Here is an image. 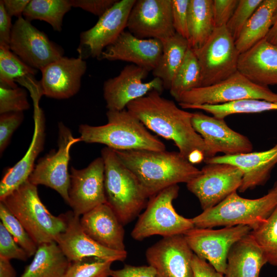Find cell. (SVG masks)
I'll return each instance as SVG.
<instances>
[{"label":"cell","mask_w":277,"mask_h":277,"mask_svg":"<svg viewBox=\"0 0 277 277\" xmlns=\"http://www.w3.org/2000/svg\"><path fill=\"white\" fill-rule=\"evenodd\" d=\"M4 8L11 17L23 16V14L30 0H3Z\"/></svg>","instance_id":"cell-49"},{"label":"cell","mask_w":277,"mask_h":277,"mask_svg":"<svg viewBox=\"0 0 277 277\" xmlns=\"http://www.w3.org/2000/svg\"><path fill=\"white\" fill-rule=\"evenodd\" d=\"M127 28L141 39L163 41L176 33L173 26L171 0H136Z\"/></svg>","instance_id":"cell-18"},{"label":"cell","mask_w":277,"mask_h":277,"mask_svg":"<svg viewBox=\"0 0 277 277\" xmlns=\"http://www.w3.org/2000/svg\"><path fill=\"white\" fill-rule=\"evenodd\" d=\"M191 123L203 139L204 160L215 156L219 152L224 155H234L250 152L253 149L249 138L230 128L224 119L195 112L192 113Z\"/></svg>","instance_id":"cell-15"},{"label":"cell","mask_w":277,"mask_h":277,"mask_svg":"<svg viewBox=\"0 0 277 277\" xmlns=\"http://www.w3.org/2000/svg\"><path fill=\"white\" fill-rule=\"evenodd\" d=\"M104 163L106 202L124 226L146 207L149 198L134 174L122 163L115 151L101 150Z\"/></svg>","instance_id":"cell-4"},{"label":"cell","mask_w":277,"mask_h":277,"mask_svg":"<svg viewBox=\"0 0 277 277\" xmlns=\"http://www.w3.org/2000/svg\"><path fill=\"white\" fill-rule=\"evenodd\" d=\"M136 0L118 1L99 17L91 28L81 33L77 48L78 57L98 60L102 52L125 31L131 10Z\"/></svg>","instance_id":"cell-14"},{"label":"cell","mask_w":277,"mask_h":277,"mask_svg":"<svg viewBox=\"0 0 277 277\" xmlns=\"http://www.w3.org/2000/svg\"><path fill=\"white\" fill-rule=\"evenodd\" d=\"M172 24L174 30L187 40L189 0H171Z\"/></svg>","instance_id":"cell-43"},{"label":"cell","mask_w":277,"mask_h":277,"mask_svg":"<svg viewBox=\"0 0 277 277\" xmlns=\"http://www.w3.org/2000/svg\"><path fill=\"white\" fill-rule=\"evenodd\" d=\"M62 214L66 227L58 236L56 242L69 262L89 257L113 262L124 261L126 259V250L108 248L90 238L81 226L80 216L75 215L72 211Z\"/></svg>","instance_id":"cell-20"},{"label":"cell","mask_w":277,"mask_h":277,"mask_svg":"<svg viewBox=\"0 0 277 277\" xmlns=\"http://www.w3.org/2000/svg\"><path fill=\"white\" fill-rule=\"evenodd\" d=\"M24 88H12L0 85V114L28 110L30 104Z\"/></svg>","instance_id":"cell-39"},{"label":"cell","mask_w":277,"mask_h":277,"mask_svg":"<svg viewBox=\"0 0 277 277\" xmlns=\"http://www.w3.org/2000/svg\"><path fill=\"white\" fill-rule=\"evenodd\" d=\"M239 0H213L214 27L226 26L236 8Z\"/></svg>","instance_id":"cell-44"},{"label":"cell","mask_w":277,"mask_h":277,"mask_svg":"<svg viewBox=\"0 0 277 277\" xmlns=\"http://www.w3.org/2000/svg\"><path fill=\"white\" fill-rule=\"evenodd\" d=\"M188 28L189 48L202 47L215 29L213 0H189Z\"/></svg>","instance_id":"cell-30"},{"label":"cell","mask_w":277,"mask_h":277,"mask_svg":"<svg viewBox=\"0 0 277 277\" xmlns=\"http://www.w3.org/2000/svg\"><path fill=\"white\" fill-rule=\"evenodd\" d=\"M182 109L204 110L213 116L224 119L236 113H254L266 111L277 110V102L258 99H245L220 105H180Z\"/></svg>","instance_id":"cell-33"},{"label":"cell","mask_w":277,"mask_h":277,"mask_svg":"<svg viewBox=\"0 0 277 277\" xmlns=\"http://www.w3.org/2000/svg\"><path fill=\"white\" fill-rule=\"evenodd\" d=\"M69 263L56 242L43 244L20 277H63Z\"/></svg>","instance_id":"cell-28"},{"label":"cell","mask_w":277,"mask_h":277,"mask_svg":"<svg viewBox=\"0 0 277 277\" xmlns=\"http://www.w3.org/2000/svg\"><path fill=\"white\" fill-rule=\"evenodd\" d=\"M204 162L206 164H229L239 168L243 176L239 191L244 192L263 185L268 180L271 170L277 164V144L271 149L263 151L215 156Z\"/></svg>","instance_id":"cell-24"},{"label":"cell","mask_w":277,"mask_h":277,"mask_svg":"<svg viewBox=\"0 0 277 277\" xmlns=\"http://www.w3.org/2000/svg\"><path fill=\"white\" fill-rule=\"evenodd\" d=\"M179 186L167 187L149 199L132 230V238L142 241L154 235L163 237L184 234L194 227L191 219L179 214L173 206L178 196Z\"/></svg>","instance_id":"cell-7"},{"label":"cell","mask_w":277,"mask_h":277,"mask_svg":"<svg viewBox=\"0 0 277 277\" xmlns=\"http://www.w3.org/2000/svg\"><path fill=\"white\" fill-rule=\"evenodd\" d=\"M161 42L162 53L157 66L152 72L154 77L162 80L164 88L169 90L189 48V43L187 39L177 33Z\"/></svg>","instance_id":"cell-31"},{"label":"cell","mask_w":277,"mask_h":277,"mask_svg":"<svg viewBox=\"0 0 277 277\" xmlns=\"http://www.w3.org/2000/svg\"><path fill=\"white\" fill-rule=\"evenodd\" d=\"M112 277H156L154 269L151 266H135L125 265L123 268L111 270Z\"/></svg>","instance_id":"cell-46"},{"label":"cell","mask_w":277,"mask_h":277,"mask_svg":"<svg viewBox=\"0 0 277 277\" xmlns=\"http://www.w3.org/2000/svg\"><path fill=\"white\" fill-rule=\"evenodd\" d=\"M58 149L52 150L41 158L35 165L28 180L35 185H42L56 191L68 205L70 175L68 165L70 150L80 137H74L71 131L63 123L58 125Z\"/></svg>","instance_id":"cell-10"},{"label":"cell","mask_w":277,"mask_h":277,"mask_svg":"<svg viewBox=\"0 0 277 277\" xmlns=\"http://www.w3.org/2000/svg\"><path fill=\"white\" fill-rule=\"evenodd\" d=\"M277 9V0H263L243 27L235 44L242 53L265 38Z\"/></svg>","instance_id":"cell-29"},{"label":"cell","mask_w":277,"mask_h":277,"mask_svg":"<svg viewBox=\"0 0 277 277\" xmlns=\"http://www.w3.org/2000/svg\"><path fill=\"white\" fill-rule=\"evenodd\" d=\"M0 257L11 260L25 261L29 257L27 252L16 243L7 229L0 223Z\"/></svg>","instance_id":"cell-42"},{"label":"cell","mask_w":277,"mask_h":277,"mask_svg":"<svg viewBox=\"0 0 277 277\" xmlns=\"http://www.w3.org/2000/svg\"><path fill=\"white\" fill-rule=\"evenodd\" d=\"M0 154L2 155L10 142L13 132L23 121V112L0 114Z\"/></svg>","instance_id":"cell-41"},{"label":"cell","mask_w":277,"mask_h":277,"mask_svg":"<svg viewBox=\"0 0 277 277\" xmlns=\"http://www.w3.org/2000/svg\"><path fill=\"white\" fill-rule=\"evenodd\" d=\"M263 0H239L233 14L226 27L234 41Z\"/></svg>","instance_id":"cell-40"},{"label":"cell","mask_w":277,"mask_h":277,"mask_svg":"<svg viewBox=\"0 0 277 277\" xmlns=\"http://www.w3.org/2000/svg\"><path fill=\"white\" fill-rule=\"evenodd\" d=\"M193 255L183 234L163 237L146 252L156 277H193Z\"/></svg>","instance_id":"cell-19"},{"label":"cell","mask_w":277,"mask_h":277,"mask_svg":"<svg viewBox=\"0 0 277 277\" xmlns=\"http://www.w3.org/2000/svg\"><path fill=\"white\" fill-rule=\"evenodd\" d=\"M267 263L263 251L248 233L236 242L227 255L225 277H259Z\"/></svg>","instance_id":"cell-27"},{"label":"cell","mask_w":277,"mask_h":277,"mask_svg":"<svg viewBox=\"0 0 277 277\" xmlns=\"http://www.w3.org/2000/svg\"><path fill=\"white\" fill-rule=\"evenodd\" d=\"M250 233L263 251L267 263L277 266V206L268 218Z\"/></svg>","instance_id":"cell-36"},{"label":"cell","mask_w":277,"mask_h":277,"mask_svg":"<svg viewBox=\"0 0 277 277\" xmlns=\"http://www.w3.org/2000/svg\"><path fill=\"white\" fill-rule=\"evenodd\" d=\"M273 186L275 187H276V188H277V181L275 183V184H274V185Z\"/></svg>","instance_id":"cell-52"},{"label":"cell","mask_w":277,"mask_h":277,"mask_svg":"<svg viewBox=\"0 0 277 277\" xmlns=\"http://www.w3.org/2000/svg\"><path fill=\"white\" fill-rule=\"evenodd\" d=\"M238 71L258 85H277V46L261 40L240 54Z\"/></svg>","instance_id":"cell-26"},{"label":"cell","mask_w":277,"mask_h":277,"mask_svg":"<svg viewBox=\"0 0 277 277\" xmlns=\"http://www.w3.org/2000/svg\"><path fill=\"white\" fill-rule=\"evenodd\" d=\"M112 263L94 257L70 262L63 277H108Z\"/></svg>","instance_id":"cell-38"},{"label":"cell","mask_w":277,"mask_h":277,"mask_svg":"<svg viewBox=\"0 0 277 277\" xmlns=\"http://www.w3.org/2000/svg\"><path fill=\"white\" fill-rule=\"evenodd\" d=\"M276 206L277 188L274 186L267 194L255 199L243 198L235 191L191 220L196 228L242 225L253 229L265 221Z\"/></svg>","instance_id":"cell-6"},{"label":"cell","mask_w":277,"mask_h":277,"mask_svg":"<svg viewBox=\"0 0 277 277\" xmlns=\"http://www.w3.org/2000/svg\"><path fill=\"white\" fill-rule=\"evenodd\" d=\"M243 176L237 167L226 163H208L200 174L187 183L203 210L211 208L239 190Z\"/></svg>","instance_id":"cell-13"},{"label":"cell","mask_w":277,"mask_h":277,"mask_svg":"<svg viewBox=\"0 0 277 277\" xmlns=\"http://www.w3.org/2000/svg\"><path fill=\"white\" fill-rule=\"evenodd\" d=\"M118 0H70L72 7L79 8L99 17Z\"/></svg>","instance_id":"cell-45"},{"label":"cell","mask_w":277,"mask_h":277,"mask_svg":"<svg viewBox=\"0 0 277 277\" xmlns=\"http://www.w3.org/2000/svg\"><path fill=\"white\" fill-rule=\"evenodd\" d=\"M37 71L24 63L9 47L0 46V85L16 88V80L30 75L35 76Z\"/></svg>","instance_id":"cell-35"},{"label":"cell","mask_w":277,"mask_h":277,"mask_svg":"<svg viewBox=\"0 0 277 277\" xmlns=\"http://www.w3.org/2000/svg\"><path fill=\"white\" fill-rule=\"evenodd\" d=\"M106 116L104 125H80L81 141L104 144L115 150H166L165 145L127 109L108 110Z\"/></svg>","instance_id":"cell-3"},{"label":"cell","mask_w":277,"mask_h":277,"mask_svg":"<svg viewBox=\"0 0 277 277\" xmlns=\"http://www.w3.org/2000/svg\"><path fill=\"white\" fill-rule=\"evenodd\" d=\"M87 69L85 60L63 56L47 65L41 71L39 82L42 95L62 100L75 95Z\"/></svg>","instance_id":"cell-21"},{"label":"cell","mask_w":277,"mask_h":277,"mask_svg":"<svg viewBox=\"0 0 277 277\" xmlns=\"http://www.w3.org/2000/svg\"><path fill=\"white\" fill-rule=\"evenodd\" d=\"M0 202L6 205L38 246L56 242L65 230L63 214L55 216L48 210L39 196L37 186L28 180Z\"/></svg>","instance_id":"cell-5"},{"label":"cell","mask_w":277,"mask_h":277,"mask_svg":"<svg viewBox=\"0 0 277 277\" xmlns=\"http://www.w3.org/2000/svg\"><path fill=\"white\" fill-rule=\"evenodd\" d=\"M202 87L201 68L194 51L189 48L172 82L169 91L177 102L184 93Z\"/></svg>","instance_id":"cell-34"},{"label":"cell","mask_w":277,"mask_h":277,"mask_svg":"<svg viewBox=\"0 0 277 277\" xmlns=\"http://www.w3.org/2000/svg\"><path fill=\"white\" fill-rule=\"evenodd\" d=\"M193 277H225L206 260L194 253L192 261Z\"/></svg>","instance_id":"cell-47"},{"label":"cell","mask_w":277,"mask_h":277,"mask_svg":"<svg viewBox=\"0 0 277 277\" xmlns=\"http://www.w3.org/2000/svg\"><path fill=\"white\" fill-rule=\"evenodd\" d=\"M265 38L277 46V9L273 16L271 28Z\"/></svg>","instance_id":"cell-51"},{"label":"cell","mask_w":277,"mask_h":277,"mask_svg":"<svg viewBox=\"0 0 277 277\" xmlns=\"http://www.w3.org/2000/svg\"><path fill=\"white\" fill-rule=\"evenodd\" d=\"M10 49L29 66L41 70L63 57L64 49L23 16L13 25Z\"/></svg>","instance_id":"cell-12"},{"label":"cell","mask_w":277,"mask_h":277,"mask_svg":"<svg viewBox=\"0 0 277 277\" xmlns=\"http://www.w3.org/2000/svg\"><path fill=\"white\" fill-rule=\"evenodd\" d=\"M80 223L84 231L103 246L115 250H126L124 225L107 203L82 215Z\"/></svg>","instance_id":"cell-25"},{"label":"cell","mask_w":277,"mask_h":277,"mask_svg":"<svg viewBox=\"0 0 277 277\" xmlns=\"http://www.w3.org/2000/svg\"><path fill=\"white\" fill-rule=\"evenodd\" d=\"M251 230L250 226L242 225L220 229L194 227L183 235L195 254L208 261L216 271L224 275L230 248Z\"/></svg>","instance_id":"cell-11"},{"label":"cell","mask_w":277,"mask_h":277,"mask_svg":"<svg viewBox=\"0 0 277 277\" xmlns=\"http://www.w3.org/2000/svg\"><path fill=\"white\" fill-rule=\"evenodd\" d=\"M13 25L11 17L4 8L3 0L0 1V46L9 47Z\"/></svg>","instance_id":"cell-48"},{"label":"cell","mask_w":277,"mask_h":277,"mask_svg":"<svg viewBox=\"0 0 277 277\" xmlns=\"http://www.w3.org/2000/svg\"><path fill=\"white\" fill-rule=\"evenodd\" d=\"M10 261L0 257V277H16V271Z\"/></svg>","instance_id":"cell-50"},{"label":"cell","mask_w":277,"mask_h":277,"mask_svg":"<svg viewBox=\"0 0 277 277\" xmlns=\"http://www.w3.org/2000/svg\"><path fill=\"white\" fill-rule=\"evenodd\" d=\"M34 129L32 141L24 156L7 169L0 182V201L27 181L35 167V161L43 150L45 141V118L38 105L40 98L33 97Z\"/></svg>","instance_id":"cell-23"},{"label":"cell","mask_w":277,"mask_h":277,"mask_svg":"<svg viewBox=\"0 0 277 277\" xmlns=\"http://www.w3.org/2000/svg\"><path fill=\"white\" fill-rule=\"evenodd\" d=\"M193 50L201 68L202 87L222 81L238 71L240 53L226 26L215 28L206 43Z\"/></svg>","instance_id":"cell-9"},{"label":"cell","mask_w":277,"mask_h":277,"mask_svg":"<svg viewBox=\"0 0 277 277\" xmlns=\"http://www.w3.org/2000/svg\"><path fill=\"white\" fill-rule=\"evenodd\" d=\"M126 109L148 129L174 142L179 152L188 160L195 152L204 154V142L194 130L192 113L179 108L172 100L152 90L133 100Z\"/></svg>","instance_id":"cell-1"},{"label":"cell","mask_w":277,"mask_h":277,"mask_svg":"<svg viewBox=\"0 0 277 277\" xmlns=\"http://www.w3.org/2000/svg\"><path fill=\"white\" fill-rule=\"evenodd\" d=\"M114 150L136 177L149 199L171 186L188 183L201 173L179 152Z\"/></svg>","instance_id":"cell-2"},{"label":"cell","mask_w":277,"mask_h":277,"mask_svg":"<svg viewBox=\"0 0 277 277\" xmlns=\"http://www.w3.org/2000/svg\"><path fill=\"white\" fill-rule=\"evenodd\" d=\"M162 51L160 40L138 38L125 30L105 49L98 60L127 62L150 72L157 66Z\"/></svg>","instance_id":"cell-22"},{"label":"cell","mask_w":277,"mask_h":277,"mask_svg":"<svg viewBox=\"0 0 277 277\" xmlns=\"http://www.w3.org/2000/svg\"><path fill=\"white\" fill-rule=\"evenodd\" d=\"M0 219L1 222L16 243L27 252L29 257L34 255L38 245L21 223L2 202H0Z\"/></svg>","instance_id":"cell-37"},{"label":"cell","mask_w":277,"mask_h":277,"mask_svg":"<svg viewBox=\"0 0 277 277\" xmlns=\"http://www.w3.org/2000/svg\"><path fill=\"white\" fill-rule=\"evenodd\" d=\"M251 98L277 102V93L267 86L253 83L237 71L215 84L183 93L177 102L179 105H214Z\"/></svg>","instance_id":"cell-8"},{"label":"cell","mask_w":277,"mask_h":277,"mask_svg":"<svg viewBox=\"0 0 277 277\" xmlns=\"http://www.w3.org/2000/svg\"><path fill=\"white\" fill-rule=\"evenodd\" d=\"M68 205L81 216L96 206L107 203L104 188V163L98 157L82 169L70 168Z\"/></svg>","instance_id":"cell-17"},{"label":"cell","mask_w":277,"mask_h":277,"mask_svg":"<svg viewBox=\"0 0 277 277\" xmlns=\"http://www.w3.org/2000/svg\"><path fill=\"white\" fill-rule=\"evenodd\" d=\"M148 73L145 69L131 64L125 66L118 75L105 81L103 96L108 110L126 109L130 102L152 90L162 93L164 88L160 78L154 77L149 82H143Z\"/></svg>","instance_id":"cell-16"},{"label":"cell","mask_w":277,"mask_h":277,"mask_svg":"<svg viewBox=\"0 0 277 277\" xmlns=\"http://www.w3.org/2000/svg\"><path fill=\"white\" fill-rule=\"evenodd\" d=\"M71 8L69 0H31L23 16L30 22L33 20L44 21L55 31L61 32L64 17Z\"/></svg>","instance_id":"cell-32"}]
</instances>
